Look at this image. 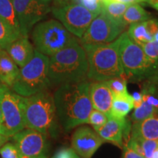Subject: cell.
Wrapping results in <instances>:
<instances>
[{
    "instance_id": "5bb4252c",
    "label": "cell",
    "mask_w": 158,
    "mask_h": 158,
    "mask_svg": "<svg viewBox=\"0 0 158 158\" xmlns=\"http://www.w3.org/2000/svg\"><path fill=\"white\" fill-rule=\"evenodd\" d=\"M131 127L126 118H118L109 115L106 123L97 133L106 142H110L122 149L130 137Z\"/></svg>"
},
{
    "instance_id": "52a82bcc",
    "label": "cell",
    "mask_w": 158,
    "mask_h": 158,
    "mask_svg": "<svg viewBox=\"0 0 158 158\" xmlns=\"http://www.w3.org/2000/svg\"><path fill=\"white\" fill-rule=\"evenodd\" d=\"M35 49L51 56L78 40L59 21L51 19L37 23L31 33Z\"/></svg>"
},
{
    "instance_id": "74e56055",
    "label": "cell",
    "mask_w": 158,
    "mask_h": 158,
    "mask_svg": "<svg viewBox=\"0 0 158 158\" xmlns=\"http://www.w3.org/2000/svg\"><path fill=\"white\" fill-rule=\"evenodd\" d=\"M10 138V137L2 135V134H0V148L2 147L3 145H5L6 143H7Z\"/></svg>"
},
{
    "instance_id": "b9f144b4",
    "label": "cell",
    "mask_w": 158,
    "mask_h": 158,
    "mask_svg": "<svg viewBox=\"0 0 158 158\" xmlns=\"http://www.w3.org/2000/svg\"><path fill=\"white\" fill-rule=\"evenodd\" d=\"M151 6H152V7H154V8H155V9L157 10H158V4H157V3L153 4V5H152Z\"/></svg>"
},
{
    "instance_id": "7a4b0ae2",
    "label": "cell",
    "mask_w": 158,
    "mask_h": 158,
    "mask_svg": "<svg viewBox=\"0 0 158 158\" xmlns=\"http://www.w3.org/2000/svg\"><path fill=\"white\" fill-rule=\"evenodd\" d=\"M87 56L79 40L49 57L51 86L84 81L87 78Z\"/></svg>"
},
{
    "instance_id": "f35d334b",
    "label": "cell",
    "mask_w": 158,
    "mask_h": 158,
    "mask_svg": "<svg viewBox=\"0 0 158 158\" xmlns=\"http://www.w3.org/2000/svg\"><path fill=\"white\" fill-rule=\"evenodd\" d=\"M155 3L158 4V0H149V2H148L147 4H149V5L151 6L152 5H153V4Z\"/></svg>"
},
{
    "instance_id": "d590c367",
    "label": "cell",
    "mask_w": 158,
    "mask_h": 158,
    "mask_svg": "<svg viewBox=\"0 0 158 158\" xmlns=\"http://www.w3.org/2000/svg\"><path fill=\"white\" fill-rule=\"evenodd\" d=\"M6 89H7V87H0V134H2V135H5V130H4L3 118L1 109V100L2 96L4 92L6 90Z\"/></svg>"
},
{
    "instance_id": "277c9868",
    "label": "cell",
    "mask_w": 158,
    "mask_h": 158,
    "mask_svg": "<svg viewBox=\"0 0 158 158\" xmlns=\"http://www.w3.org/2000/svg\"><path fill=\"white\" fill-rule=\"evenodd\" d=\"M118 45V37L108 43L81 45L87 56L89 80L106 81L123 76Z\"/></svg>"
},
{
    "instance_id": "e575fe53",
    "label": "cell",
    "mask_w": 158,
    "mask_h": 158,
    "mask_svg": "<svg viewBox=\"0 0 158 158\" xmlns=\"http://www.w3.org/2000/svg\"><path fill=\"white\" fill-rule=\"evenodd\" d=\"M77 2L78 0H54L53 7H63V6L71 5V4H77Z\"/></svg>"
},
{
    "instance_id": "60d3db41",
    "label": "cell",
    "mask_w": 158,
    "mask_h": 158,
    "mask_svg": "<svg viewBox=\"0 0 158 158\" xmlns=\"http://www.w3.org/2000/svg\"><path fill=\"white\" fill-rule=\"evenodd\" d=\"M153 41H158V31H157V33L154 35Z\"/></svg>"
},
{
    "instance_id": "cb8c5ba5",
    "label": "cell",
    "mask_w": 158,
    "mask_h": 158,
    "mask_svg": "<svg viewBox=\"0 0 158 158\" xmlns=\"http://www.w3.org/2000/svg\"><path fill=\"white\" fill-rule=\"evenodd\" d=\"M127 4L111 0H102L101 13L117 23H122V16L127 8Z\"/></svg>"
},
{
    "instance_id": "9a60e30c",
    "label": "cell",
    "mask_w": 158,
    "mask_h": 158,
    "mask_svg": "<svg viewBox=\"0 0 158 158\" xmlns=\"http://www.w3.org/2000/svg\"><path fill=\"white\" fill-rule=\"evenodd\" d=\"M141 84L142 101L137 108H134L131 115L133 123L142 121L158 111V84L152 83Z\"/></svg>"
},
{
    "instance_id": "83f0119b",
    "label": "cell",
    "mask_w": 158,
    "mask_h": 158,
    "mask_svg": "<svg viewBox=\"0 0 158 158\" xmlns=\"http://www.w3.org/2000/svg\"><path fill=\"white\" fill-rule=\"evenodd\" d=\"M108 116L109 115L103 113V112L93 109L90 113L89 116L87 124H90L93 127V130L97 132L106 123L108 118Z\"/></svg>"
},
{
    "instance_id": "9c48e42d",
    "label": "cell",
    "mask_w": 158,
    "mask_h": 158,
    "mask_svg": "<svg viewBox=\"0 0 158 158\" xmlns=\"http://www.w3.org/2000/svg\"><path fill=\"white\" fill-rule=\"evenodd\" d=\"M54 16L74 36L81 38L98 15L79 4H71L59 7H51Z\"/></svg>"
},
{
    "instance_id": "484cf974",
    "label": "cell",
    "mask_w": 158,
    "mask_h": 158,
    "mask_svg": "<svg viewBox=\"0 0 158 158\" xmlns=\"http://www.w3.org/2000/svg\"><path fill=\"white\" fill-rule=\"evenodd\" d=\"M21 37L0 18V47L5 50L15 40Z\"/></svg>"
},
{
    "instance_id": "3957f363",
    "label": "cell",
    "mask_w": 158,
    "mask_h": 158,
    "mask_svg": "<svg viewBox=\"0 0 158 158\" xmlns=\"http://www.w3.org/2000/svg\"><path fill=\"white\" fill-rule=\"evenodd\" d=\"M120 59L124 70L123 77L134 83L158 84V59L145 54L143 48L132 40L124 31L118 37Z\"/></svg>"
},
{
    "instance_id": "44dd1931",
    "label": "cell",
    "mask_w": 158,
    "mask_h": 158,
    "mask_svg": "<svg viewBox=\"0 0 158 158\" xmlns=\"http://www.w3.org/2000/svg\"><path fill=\"white\" fill-rule=\"evenodd\" d=\"M133 108V100L131 94L113 97V102L109 115L118 118H125Z\"/></svg>"
},
{
    "instance_id": "ffe728a7",
    "label": "cell",
    "mask_w": 158,
    "mask_h": 158,
    "mask_svg": "<svg viewBox=\"0 0 158 158\" xmlns=\"http://www.w3.org/2000/svg\"><path fill=\"white\" fill-rule=\"evenodd\" d=\"M124 145L127 146L145 158H152L154 152L158 149V141L129 137Z\"/></svg>"
},
{
    "instance_id": "f546056e",
    "label": "cell",
    "mask_w": 158,
    "mask_h": 158,
    "mask_svg": "<svg viewBox=\"0 0 158 158\" xmlns=\"http://www.w3.org/2000/svg\"><path fill=\"white\" fill-rule=\"evenodd\" d=\"M77 4L81 5L86 10L98 15L102 10V0H78Z\"/></svg>"
},
{
    "instance_id": "1f68e13d",
    "label": "cell",
    "mask_w": 158,
    "mask_h": 158,
    "mask_svg": "<svg viewBox=\"0 0 158 158\" xmlns=\"http://www.w3.org/2000/svg\"><path fill=\"white\" fill-rule=\"evenodd\" d=\"M51 158H82L70 148H63L59 149Z\"/></svg>"
},
{
    "instance_id": "ee69618b",
    "label": "cell",
    "mask_w": 158,
    "mask_h": 158,
    "mask_svg": "<svg viewBox=\"0 0 158 158\" xmlns=\"http://www.w3.org/2000/svg\"><path fill=\"white\" fill-rule=\"evenodd\" d=\"M2 50H3V49H2V48H1V47H0V52H1V51H2Z\"/></svg>"
},
{
    "instance_id": "8d00e7d4",
    "label": "cell",
    "mask_w": 158,
    "mask_h": 158,
    "mask_svg": "<svg viewBox=\"0 0 158 158\" xmlns=\"http://www.w3.org/2000/svg\"><path fill=\"white\" fill-rule=\"evenodd\" d=\"M111 1L118 2L130 5V4H133V3H141V2L148 3L149 0H111Z\"/></svg>"
},
{
    "instance_id": "d6a6232c",
    "label": "cell",
    "mask_w": 158,
    "mask_h": 158,
    "mask_svg": "<svg viewBox=\"0 0 158 158\" xmlns=\"http://www.w3.org/2000/svg\"><path fill=\"white\" fill-rule=\"evenodd\" d=\"M145 24L149 32L154 37V35L158 31V19H150L145 21Z\"/></svg>"
},
{
    "instance_id": "4316f807",
    "label": "cell",
    "mask_w": 158,
    "mask_h": 158,
    "mask_svg": "<svg viewBox=\"0 0 158 158\" xmlns=\"http://www.w3.org/2000/svg\"><path fill=\"white\" fill-rule=\"evenodd\" d=\"M113 97L124 96L129 94L127 92V81L122 77H116L106 81Z\"/></svg>"
},
{
    "instance_id": "2e32d148",
    "label": "cell",
    "mask_w": 158,
    "mask_h": 158,
    "mask_svg": "<svg viewBox=\"0 0 158 158\" xmlns=\"http://www.w3.org/2000/svg\"><path fill=\"white\" fill-rule=\"evenodd\" d=\"M89 96L93 109L109 115L113 102V94L106 81L90 83Z\"/></svg>"
},
{
    "instance_id": "e0dca14e",
    "label": "cell",
    "mask_w": 158,
    "mask_h": 158,
    "mask_svg": "<svg viewBox=\"0 0 158 158\" xmlns=\"http://www.w3.org/2000/svg\"><path fill=\"white\" fill-rule=\"evenodd\" d=\"M5 51L18 67L22 68L32 59L35 49L28 37L21 36L12 43Z\"/></svg>"
},
{
    "instance_id": "7bdbcfd3",
    "label": "cell",
    "mask_w": 158,
    "mask_h": 158,
    "mask_svg": "<svg viewBox=\"0 0 158 158\" xmlns=\"http://www.w3.org/2000/svg\"><path fill=\"white\" fill-rule=\"evenodd\" d=\"M42 1H43V2H45L49 3V2H50L51 1V0H42Z\"/></svg>"
},
{
    "instance_id": "5b68a950",
    "label": "cell",
    "mask_w": 158,
    "mask_h": 158,
    "mask_svg": "<svg viewBox=\"0 0 158 158\" xmlns=\"http://www.w3.org/2000/svg\"><path fill=\"white\" fill-rule=\"evenodd\" d=\"M23 115L26 128L54 137L58 128L54 95L48 90L24 97Z\"/></svg>"
},
{
    "instance_id": "4dcf8cb0",
    "label": "cell",
    "mask_w": 158,
    "mask_h": 158,
    "mask_svg": "<svg viewBox=\"0 0 158 158\" xmlns=\"http://www.w3.org/2000/svg\"><path fill=\"white\" fill-rule=\"evenodd\" d=\"M141 47L145 54L150 58L158 59V41L145 43Z\"/></svg>"
},
{
    "instance_id": "f1b7e54d",
    "label": "cell",
    "mask_w": 158,
    "mask_h": 158,
    "mask_svg": "<svg viewBox=\"0 0 158 158\" xmlns=\"http://www.w3.org/2000/svg\"><path fill=\"white\" fill-rule=\"evenodd\" d=\"M0 155L2 158H23L24 157L13 143H6L0 148Z\"/></svg>"
},
{
    "instance_id": "ab89813d",
    "label": "cell",
    "mask_w": 158,
    "mask_h": 158,
    "mask_svg": "<svg viewBox=\"0 0 158 158\" xmlns=\"http://www.w3.org/2000/svg\"><path fill=\"white\" fill-rule=\"evenodd\" d=\"M152 158H158V149L156 150L155 152H154Z\"/></svg>"
},
{
    "instance_id": "836d02e7",
    "label": "cell",
    "mask_w": 158,
    "mask_h": 158,
    "mask_svg": "<svg viewBox=\"0 0 158 158\" xmlns=\"http://www.w3.org/2000/svg\"><path fill=\"white\" fill-rule=\"evenodd\" d=\"M123 149V155L122 158H145L143 156H142L136 152L132 149H130L127 146L124 145L122 147Z\"/></svg>"
},
{
    "instance_id": "d4e9b609",
    "label": "cell",
    "mask_w": 158,
    "mask_h": 158,
    "mask_svg": "<svg viewBox=\"0 0 158 158\" xmlns=\"http://www.w3.org/2000/svg\"><path fill=\"white\" fill-rule=\"evenodd\" d=\"M127 34L132 40L140 46L153 41V37L148 31L145 21L130 24Z\"/></svg>"
},
{
    "instance_id": "6da1fadb",
    "label": "cell",
    "mask_w": 158,
    "mask_h": 158,
    "mask_svg": "<svg viewBox=\"0 0 158 158\" xmlns=\"http://www.w3.org/2000/svg\"><path fill=\"white\" fill-rule=\"evenodd\" d=\"M87 81L59 86L54 94L57 118L64 131L88 123L93 110Z\"/></svg>"
},
{
    "instance_id": "603a6c76",
    "label": "cell",
    "mask_w": 158,
    "mask_h": 158,
    "mask_svg": "<svg viewBox=\"0 0 158 158\" xmlns=\"http://www.w3.org/2000/svg\"><path fill=\"white\" fill-rule=\"evenodd\" d=\"M0 18L10 26L19 36H22L13 0H0Z\"/></svg>"
},
{
    "instance_id": "ac0fdd59",
    "label": "cell",
    "mask_w": 158,
    "mask_h": 158,
    "mask_svg": "<svg viewBox=\"0 0 158 158\" xmlns=\"http://www.w3.org/2000/svg\"><path fill=\"white\" fill-rule=\"evenodd\" d=\"M130 137L158 141V111L131 127Z\"/></svg>"
},
{
    "instance_id": "7402d4cb",
    "label": "cell",
    "mask_w": 158,
    "mask_h": 158,
    "mask_svg": "<svg viewBox=\"0 0 158 158\" xmlns=\"http://www.w3.org/2000/svg\"><path fill=\"white\" fill-rule=\"evenodd\" d=\"M152 19L151 15L138 3L130 4L122 16V23L125 26L143 22Z\"/></svg>"
},
{
    "instance_id": "d6986e66",
    "label": "cell",
    "mask_w": 158,
    "mask_h": 158,
    "mask_svg": "<svg viewBox=\"0 0 158 158\" xmlns=\"http://www.w3.org/2000/svg\"><path fill=\"white\" fill-rule=\"evenodd\" d=\"M19 72V68L5 50L0 52V87L11 89Z\"/></svg>"
},
{
    "instance_id": "7c38bea8",
    "label": "cell",
    "mask_w": 158,
    "mask_h": 158,
    "mask_svg": "<svg viewBox=\"0 0 158 158\" xmlns=\"http://www.w3.org/2000/svg\"><path fill=\"white\" fill-rule=\"evenodd\" d=\"M21 155L27 158H48L49 145L46 135L25 128L11 137Z\"/></svg>"
},
{
    "instance_id": "30bf717a",
    "label": "cell",
    "mask_w": 158,
    "mask_h": 158,
    "mask_svg": "<svg viewBox=\"0 0 158 158\" xmlns=\"http://www.w3.org/2000/svg\"><path fill=\"white\" fill-rule=\"evenodd\" d=\"M127 26L112 21L100 13L94 18L80 38L81 45L102 44L113 42L124 32Z\"/></svg>"
},
{
    "instance_id": "ba28073f",
    "label": "cell",
    "mask_w": 158,
    "mask_h": 158,
    "mask_svg": "<svg viewBox=\"0 0 158 158\" xmlns=\"http://www.w3.org/2000/svg\"><path fill=\"white\" fill-rule=\"evenodd\" d=\"M23 102L24 97L16 94L10 89L7 88L4 92L1 100V109L6 136L11 138L26 128Z\"/></svg>"
},
{
    "instance_id": "8fae6325",
    "label": "cell",
    "mask_w": 158,
    "mask_h": 158,
    "mask_svg": "<svg viewBox=\"0 0 158 158\" xmlns=\"http://www.w3.org/2000/svg\"><path fill=\"white\" fill-rule=\"evenodd\" d=\"M22 36L28 37L31 29L45 17L51 8L42 0H13Z\"/></svg>"
},
{
    "instance_id": "8992f818",
    "label": "cell",
    "mask_w": 158,
    "mask_h": 158,
    "mask_svg": "<svg viewBox=\"0 0 158 158\" xmlns=\"http://www.w3.org/2000/svg\"><path fill=\"white\" fill-rule=\"evenodd\" d=\"M49 57L35 50L32 59L19 69V74L10 89L19 95L30 97L48 90Z\"/></svg>"
},
{
    "instance_id": "4fadbf2b",
    "label": "cell",
    "mask_w": 158,
    "mask_h": 158,
    "mask_svg": "<svg viewBox=\"0 0 158 158\" xmlns=\"http://www.w3.org/2000/svg\"><path fill=\"white\" fill-rule=\"evenodd\" d=\"M95 130L87 126L75 130L71 139L72 149L82 158H92L97 150L105 143Z\"/></svg>"
}]
</instances>
